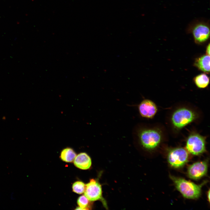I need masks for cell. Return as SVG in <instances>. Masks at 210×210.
<instances>
[{
  "label": "cell",
  "mask_w": 210,
  "mask_h": 210,
  "mask_svg": "<svg viewBox=\"0 0 210 210\" xmlns=\"http://www.w3.org/2000/svg\"><path fill=\"white\" fill-rule=\"evenodd\" d=\"M206 54L209 55H210V44L209 43L207 46L206 49Z\"/></svg>",
  "instance_id": "cell-16"
},
{
  "label": "cell",
  "mask_w": 210,
  "mask_h": 210,
  "mask_svg": "<svg viewBox=\"0 0 210 210\" xmlns=\"http://www.w3.org/2000/svg\"><path fill=\"white\" fill-rule=\"evenodd\" d=\"M194 66L204 73L208 74L210 72V56L206 54L196 58Z\"/></svg>",
  "instance_id": "cell-11"
},
{
  "label": "cell",
  "mask_w": 210,
  "mask_h": 210,
  "mask_svg": "<svg viewBox=\"0 0 210 210\" xmlns=\"http://www.w3.org/2000/svg\"><path fill=\"white\" fill-rule=\"evenodd\" d=\"M195 112L186 108H181L172 114L171 120L174 127L180 130L195 120L197 117Z\"/></svg>",
  "instance_id": "cell-4"
},
{
  "label": "cell",
  "mask_w": 210,
  "mask_h": 210,
  "mask_svg": "<svg viewBox=\"0 0 210 210\" xmlns=\"http://www.w3.org/2000/svg\"><path fill=\"white\" fill-rule=\"evenodd\" d=\"M84 192V195L90 201H97L102 197L101 186L94 179H91L90 182L85 185Z\"/></svg>",
  "instance_id": "cell-8"
},
{
  "label": "cell",
  "mask_w": 210,
  "mask_h": 210,
  "mask_svg": "<svg viewBox=\"0 0 210 210\" xmlns=\"http://www.w3.org/2000/svg\"><path fill=\"white\" fill-rule=\"evenodd\" d=\"M188 154L183 148H176L170 150L168 156V161L172 167L178 168L183 166L187 162Z\"/></svg>",
  "instance_id": "cell-6"
},
{
  "label": "cell",
  "mask_w": 210,
  "mask_h": 210,
  "mask_svg": "<svg viewBox=\"0 0 210 210\" xmlns=\"http://www.w3.org/2000/svg\"><path fill=\"white\" fill-rule=\"evenodd\" d=\"M85 185L82 182L77 181L73 184L72 189L74 192L79 194L83 193L85 191Z\"/></svg>",
  "instance_id": "cell-15"
},
{
  "label": "cell",
  "mask_w": 210,
  "mask_h": 210,
  "mask_svg": "<svg viewBox=\"0 0 210 210\" xmlns=\"http://www.w3.org/2000/svg\"><path fill=\"white\" fill-rule=\"evenodd\" d=\"M208 164L206 161L196 162L190 165L187 170L188 177L195 180L201 178L206 174Z\"/></svg>",
  "instance_id": "cell-7"
},
{
  "label": "cell",
  "mask_w": 210,
  "mask_h": 210,
  "mask_svg": "<svg viewBox=\"0 0 210 210\" xmlns=\"http://www.w3.org/2000/svg\"><path fill=\"white\" fill-rule=\"evenodd\" d=\"M91 163L90 158L85 153L78 154L74 160V165L77 168L83 170L89 169L91 167Z\"/></svg>",
  "instance_id": "cell-10"
},
{
  "label": "cell",
  "mask_w": 210,
  "mask_h": 210,
  "mask_svg": "<svg viewBox=\"0 0 210 210\" xmlns=\"http://www.w3.org/2000/svg\"><path fill=\"white\" fill-rule=\"evenodd\" d=\"M186 148L188 152L193 155L203 153L206 151L205 138L197 133H191L187 139Z\"/></svg>",
  "instance_id": "cell-5"
},
{
  "label": "cell",
  "mask_w": 210,
  "mask_h": 210,
  "mask_svg": "<svg viewBox=\"0 0 210 210\" xmlns=\"http://www.w3.org/2000/svg\"><path fill=\"white\" fill-rule=\"evenodd\" d=\"M207 197L208 201L209 202V201H210V190H209V191L207 192Z\"/></svg>",
  "instance_id": "cell-17"
},
{
  "label": "cell",
  "mask_w": 210,
  "mask_h": 210,
  "mask_svg": "<svg viewBox=\"0 0 210 210\" xmlns=\"http://www.w3.org/2000/svg\"><path fill=\"white\" fill-rule=\"evenodd\" d=\"M138 109L141 116L148 118H153L158 110L155 103L148 99H144L140 103L138 106Z\"/></svg>",
  "instance_id": "cell-9"
},
{
  "label": "cell",
  "mask_w": 210,
  "mask_h": 210,
  "mask_svg": "<svg viewBox=\"0 0 210 210\" xmlns=\"http://www.w3.org/2000/svg\"><path fill=\"white\" fill-rule=\"evenodd\" d=\"M169 177L177 189L184 197L188 199L198 198L201 195L202 188L206 183L198 185L182 178L171 175Z\"/></svg>",
  "instance_id": "cell-2"
},
{
  "label": "cell",
  "mask_w": 210,
  "mask_h": 210,
  "mask_svg": "<svg viewBox=\"0 0 210 210\" xmlns=\"http://www.w3.org/2000/svg\"><path fill=\"white\" fill-rule=\"evenodd\" d=\"M193 81L196 86L200 88L207 87L209 83V78L205 73H202L195 76Z\"/></svg>",
  "instance_id": "cell-12"
},
{
  "label": "cell",
  "mask_w": 210,
  "mask_h": 210,
  "mask_svg": "<svg viewBox=\"0 0 210 210\" xmlns=\"http://www.w3.org/2000/svg\"><path fill=\"white\" fill-rule=\"evenodd\" d=\"M134 137L144 148L150 150L157 147L162 140L161 132L156 129L151 128H137Z\"/></svg>",
  "instance_id": "cell-1"
},
{
  "label": "cell",
  "mask_w": 210,
  "mask_h": 210,
  "mask_svg": "<svg viewBox=\"0 0 210 210\" xmlns=\"http://www.w3.org/2000/svg\"><path fill=\"white\" fill-rule=\"evenodd\" d=\"M209 21L202 20H196L188 26L187 31L191 33L195 42L201 44L206 42L210 37Z\"/></svg>",
  "instance_id": "cell-3"
},
{
  "label": "cell",
  "mask_w": 210,
  "mask_h": 210,
  "mask_svg": "<svg viewBox=\"0 0 210 210\" xmlns=\"http://www.w3.org/2000/svg\"><path fill=\"white\" fill-rule=\"evenodd\" d=\"M76 154L71 148H66L62 151L60 158L62 160L66 162H71L74 160Z\"/></svg>",
  "instance_id": "cell-13"
},
{
  "label": "cell",
  "mask_w": 210,
  "mask_h": 210,
  "mask_svg": "<svg viewBox=\"0 0 210 210\" xmlns=\"http://www.w3.org/2000/svg\"><path fill=\"white\" fill-rule=\"evenodd\" d=\"M77 202L79 207H77L75 209H88L87 208L89 204V200L85 195H83L79 197Z\"/></svg>",
  "instance_id": "cell-14"
}]
</instances>
